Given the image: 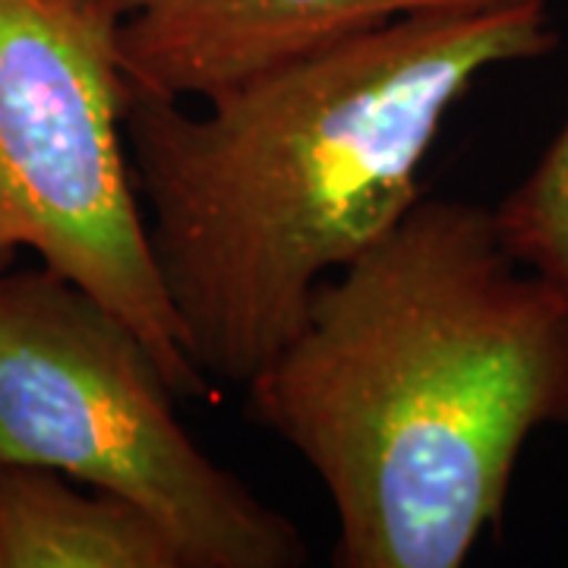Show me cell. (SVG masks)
<instances>
[{"label": "cell", "instance_id": "obj_1", "mask_svg": "<svg viewBox=\"0 0 568 568\" xmlns=\"http://www.w3.org/2000/svg\"><path fill=\"white\" fill-rule=\"evenodd\" d=\"M556 48L549 0L420 13L209 95L130 89L123 140L186 357L250 386L301 332L316 284L424 196L443 121L489 67Z\"/></svg>", "mask_w": 568, "mask_h": 568}, {"label": "cell", "instance_id": "obj_2", "mask_svg": "<svg viewBox=\"0 0 568 568\" xmlns=\"http://www.w3.org/2000/svg\"><path fill=\"white\" fill-rule=\"evenodd\" d=\"M246 402L323 480L335 566H462L530 433L568 426V291L508 253L489 209L420 196L316 284Z\"/></svg>", "mask_w": 568, "mask_h": 568}, {"label": "cell", "instance_id": "obj_3", "mask_svg": "<svg viewBox=\"0 0 568 568\" xmlns=\"http://www.w3.org/2000/svg\"><path fill=\"white\" fill-rule=\"evenodd\" d=\"M0 465L51 467L145 508L186 568H297V525L212 462L133 325L41 268L0 272Z\"/></svg>", "mask_w": 568, "mask_h": 568}, {"label": "cell", "instance_id": "obj_4", "mask_svg": "<svg viewBox=\"0 0 568 568\" xmlns=\"http://www.w3.org/2000/svg\"><path fill=\"white\" fill-rule=\"evenodd\" d=\"M114 36L54 0H0V272L39 253L133 325L178 398L215 402L152 260Z\"/></svg>", "mask_w": 568, "mask_h": 568}, {"label": "cell", "instance_id": "obj_5", "mask_svg": "<svg viewBox=\"0 0 568 568\" xmlns=\"http://www.w3.org/2000/svg\"><path fill=\"white\" fill-rule=\"evenodd\" d=\"M493 3L506 0H152L114 51L130 89L186 102L405 17Z\"/></svg>", "mask_w": 568, "mask_h": 568}, {"label": "cell", "instance_id": "obj_6", "mask_svg": "<svg viewBox=\"0 0 568 568\" xmlns=\"http://www.w3.org/2000/svg\"><path fill=\"white\" fill-rule=\"evenodd\" d=\"M0 568H186L136 503L85 496L51 467L0 465Z\"/></svg>", "mask_w": 568, "mask_h": 568}, {"label": "cell", "instance_id": "obj_7", "mask_svg": "<svg viewBox=\"0 0 568 568\" xmlns=\"http://www.w3.org/2000/svg\"><path fill=\"white\" fill-rule=\"evenodd\" d=\"M493 219L518 263L568 291V123Z\"/></svg>", "mask_w": 568, "mask_h": 568}, {"label": "cell", "instance_id": "obj_8", "mask_svg": "<svg viewBox=\"0 0 568 568\" xmlns=\"http://www.w3.org/2000/svg\"><path fill=\"white\" fill-rule=\"evenodd\" d=\"M54 3L80 13L82 20L95 22V26L108 29V32H118L123 22L133 20L152 0H54Z\"/></svg>", "mask_w": 568, "mask_h": 568}]
</instances>
